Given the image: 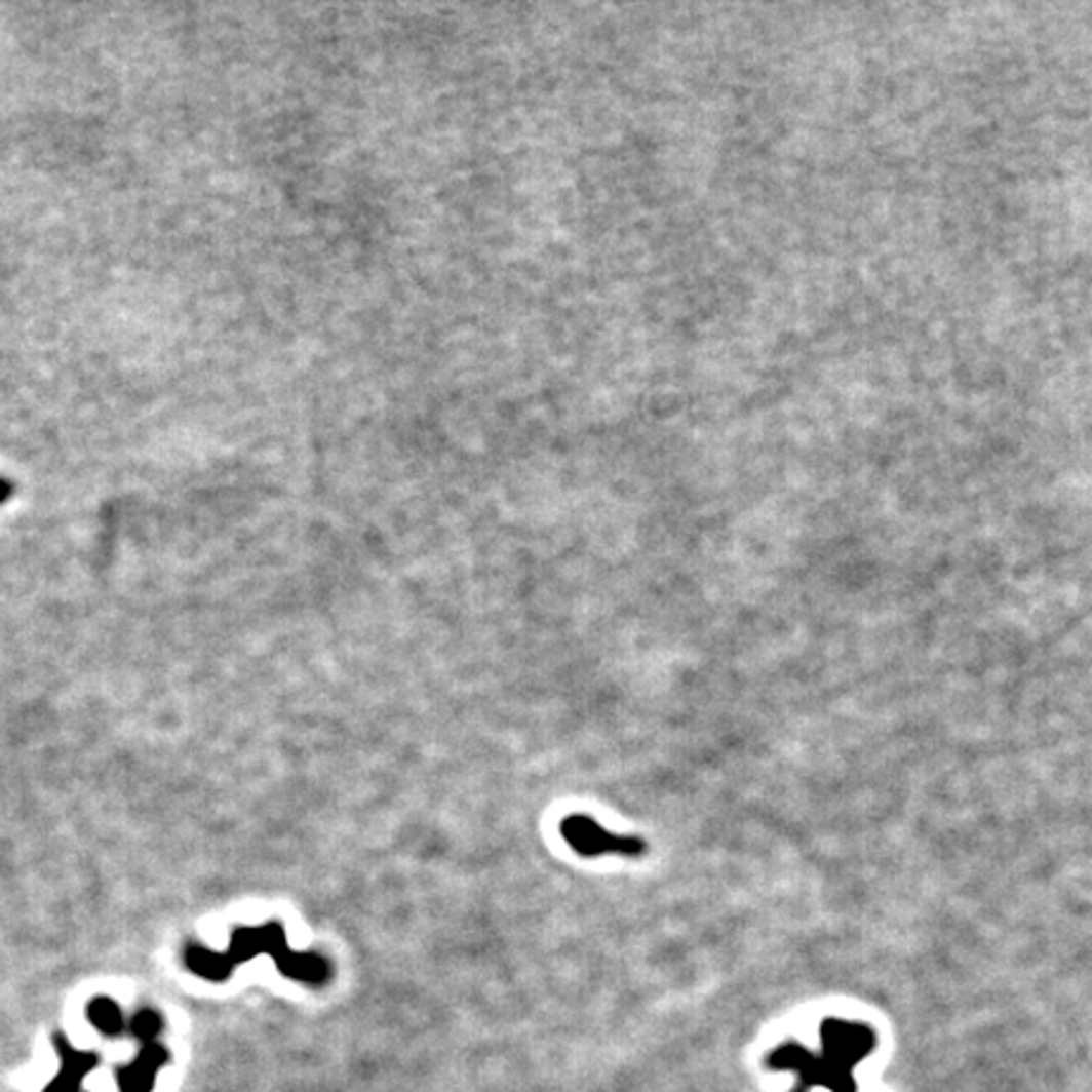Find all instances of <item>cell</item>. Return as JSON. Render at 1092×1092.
<instances>
[{"label":"cell","instance_id":"obj_1","mask_svg":"<svg viewBox=\"0 0 1092 1092\" xmlns=\"http://www.w3.org/2000/svg\"><path fill=\"white\" fill-rule=\"evenodd\" d=\"M561 834L572 845L577 855L582 857H602V855H622V857H640L646 853V843L632 834H613L594 822L592 817L572 815L561 822Z\"/></svg>","mask_w":1092,"mask_h":1092},{"label":"cell","instance_id":"obj_2","mask_svg":"<svg viewBox=\"0 0 1092 1092\" xmlns=\"http://www.w3.org/2000/svg\"><path fill=\"white\" fill-rule=\"evenodd\" d=\"M283 948H286V933L281 931L278 923H269V926L261 928H236L231 936V946H228V956L233 959V964H243V961L256 959L261 953H271L276 959Z\"/></svg>","mask_w":1092,"mask_h":1092},{"label":"cell","instance_id":"obj_5","mask_svg":"<svg viewBox=\"0 0 1092 1092\" xmlns=\"http://www.w3.org/2000/svg\"><path fill=\"white\" fill-rule=\"evenodd\" d=\"M59 1052H62V1075L48 1085L46 1092H76L81 1078L94 1067L96 1057L89 1052H76L67 1040H56Z\"/></svg>","mask_w":1092,"mask_h":1092},{"label":"cell","instance_id":"obj_3","mask_svg":"<svg viewBox=\"0 0 1092 1092\" xmlns=\"http://www.w3.org/2000/svg\"><path fill=\"white\" fill-rule=\"evenodd\" d=\"M167 1052L160 1045L150 1042V1045L142 1047L140 1057L134 1064L119 1069V1090L122 1092H150L152 1083H155V1072L165 1064Z\"/></svg>","mask_w":1092,"mask_h":1092},{"label":"cell","instance_id":"obj_8","mask_svg":"<svg viewBox=\"0 0 1092 1092\" xmlns=\"http://www.w3.org/2000/svg\"><path fill=\"white\" fill-rule=\"evenodd\" d=\"M160 1029H162V1019L157 1017L152 1009H142V1012L134 1014L132 1022H129V1035H134L136 1040H142L145 1045L155 1042V1037L160 1035Z\"/></svg>","mask_w":1092,"mask_h":1092},{"label":"cell","instance_id":"obj_7","mask_svg":"<svg viewBox=\"0 0 1092 1092\" xmlns=\"http://www.w3.org/2000/svg\"><path fill=\"white\" fill-rule=\"evenodd\" d=\"M89 1019L91 1024L107 1037L122 1035L124 1029V1017L112 999H94V1002L89 1004Z\"/></svg>","mask_w":1092,"mask_h":1092},{"label":"cell","instance_id":"obj_6","mask_svg":"<svg viewBox=\"0 0 1092 1092\" xmlns=\"http://www.w3.org/2000/svg\"><path fill=\"white\" fill-rule=\"evenodd\" d=\"M185 964H188V969L193 971V974L203 976L207 981L228 979L233 966H236L228 951L221 953L205 946H195V943H190V946L185 948Z\"/></svg>","mask_w":1092,"mask_h":1092},{"label":"cell","instance_id":"obj_4","mask_svg":"<svg viewBox=\"0 0 1092 1092\" xmlns=\"http://www.w3.org/2000/svg\"><path fill=\"white\" fill-rule=\"evenodd\" d=\"M276 964L288 979L307 981V984H324L329 979V961L316 953H297L286 946L276 956Z\"/></svg>","mask_w":1092,"mask_h":1092}]
</instances>
